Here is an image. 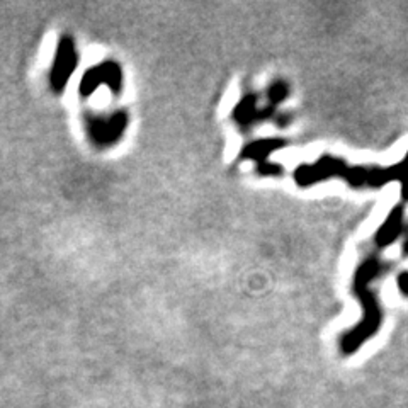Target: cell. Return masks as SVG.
Listing matches in <instances>:
<instances>
[{"mask_svg": "<svg viewBox=\"0 0 408 408\" xmlns=\"http://www.w3.org/2000/svg\"><path fill=\"white\" fill-rule=\"evenodd\" d=\"M332 177H339L352 187H383L393 180H400L403 199L408 201V154L402 162L388 168L362 166L350 167L344 160L325 155L315 163L298 167V171L295 172L296 183L303 187L320 183V180L332 179Z\"/></svg>", "mask_w": 408, "mask_h": 408, "instance_id": "6da1fadb", "label": "cell"}, {"mask_svg": "<svg viewBox=\"0 0 408 408\" xmlns=\"http://www.w3.org/2000/svg\"><path fill=\"white\" fill-rule=\"evenodd\" d=\"M381 274V262L376 255H371L366 259L364 262L357 267L356 274H354V284L352 290L356 292V296L359 298L362 311L364 316L357 323V327H354L352 330L345 332L340 337V350L345 356H350L356 350L361 349V345L366 340H369L381 327L383 321V313L381 307H379L376 296H374L373 290H371V283Z\"/></svg>", "mask_w": 408, "mask_h": 408, "instance_id": "7a4b0ae2", "label": "cell"}, {"mask_svg": "<svg viewBox=\"0 0 408 408\" xmlns=\"http://www.w3.org/2000/svg\"><path fill=\"white\" fill-rule=\"evenodd\" d=\"M126 116L125 113H111L104 116H96L89 123L90 138L97 145H111L125 133Z\"/></svg>", "mask_w": 408, "mask_h": 408, "instance_id": "3957f363", "label": "cell"}, {"mask_svg": "<svg viewBox=\"0 0 408 408\" xmlns=\"http://www.w3.org/2000/svg\"><path fill=\"white\" fill-rule=\"evenodd\" d=\"M102 84H106L107 87L113 89L114 92H119V89H121V84H123V75L118 65L104 63V65H99V67H94L92 70H89V72L85 73L84 80H82L80 94L87 97L97 87H101Z\"/></svg>", "mask_w": 408, "mask_h": 408, "instance_id": "277c9868", "label": "cell"}, {"mask_svg": "<svg viewBox=\"0 0 408 408\" xmlns=\"http://www.w3.org/2000/svg\"><path fill=\"white\" fill-rule=\"evenodd\" d=\"M77 65V51L73 47L72 39L65 38L61 39L58 49H56L55 63H53V72H51V84L56 90L63 89V85L67 84L70 75L73 73Z\"/></svg>", "mask_w": 408, "mask_h": 408, "instance_id": "5b68a950", "label": "cell"}, {"mask_svg": "<svg viewBox=\"0 0 408 408\" xmlns=\"http://www.w3.org/2000/svg\"><path fill=\"white\" fill-rule=\"evenodd\" d=\"M402 233H403V208L402 206H397V208L390 213V216L386 218V221L383 223L381 228L378 230L374 240H376V245L379 249H385L390 243L397 240Z\"/></svg>", "mask_w": 408, "mask_h": 408, "instance_id": "8992f818", "label": "cell"}, {"mask_svg": "<svg viewBox=\"0 0 408 408\" xmlns=\"http://www.w3.org/2000/svg\"><path fill=\"white\" fill-rule=\"evenodd\" d=\"M281 145L283 142H279V140H266V142L254 143V145L249 148V152H247V155L259 159V156H266L267 154H271V152H274L276 148Z\"/></svg>", "mask_w": 408, "mask_h": 408, "instance_id": "52a82bcc", "label": "cell"}, {"mask_svg": "<svg viewBox=\"0 0 408 408\" xmlns=\"http://www.w3.org/2000/svg\"><path fill=\"white\" fill-rule=\"evenodd\" d=\"M286 94H288V87L284 84H274L271 87V99L274 102H278V101H281V99L286 97Z\"/></svg>", "mask_w": 408, "mask_h": 408, "instance_id": "ba28073f", "label": "cell"}, {"mask_svg": "<svg viewBox=\"0 0 408 408\" xmlns=\"http://www.w3.org/2000/svg\"><path fill=\"white\" fill-rule=\"evenodd\" d=\"M397 283H398L400 292H402L403 296H407V298H408V271H403L402 274H398Z\"/></svg>", "mask_w": 408, "mask_h": 408, "instance_id": "9c48e42d", "label": "cell"}]
</instances>
